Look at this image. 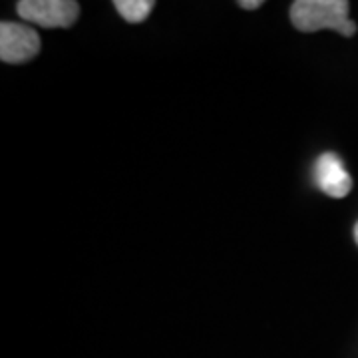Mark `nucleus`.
I'll return each mask as SVG.
<instances>
[{
    "mask_svg": "<svg viewBox=\"0 0 358 358\" xmlns=\"http://www.w3.org/2000/svg\"><path fill=\"white\" fill-rule=\"evenodd\" d=\"M346 0H296L291 4V22L301 32L334 30L346 38L357 34V22L348 18Z\"/></svg>",
    "mask_w": 358,
    "mask_h": 358,
    "instance_id": "f257e3e1",
    "label": "nucleus"
},
{
    "mask_svg": "<svg viewBox=\"0 0 358 358\" xmlns=\"http://www.w3.org/2000/svg\"><path fill=\"white\" fill-rule=\"evenodd\" d=\"M117 14L129 22V24H140L143 22L152 10H154V0H115L114 2Z\"/></svg>",
    "mask_w": 358,
    "mask_h": 358,
    "instance_id": "39448f33",
    "label": "nucleus"
},
{
    "mask_svg": "<svg viewBox=\"0 0 358 358\" xmlns=\"http://www.w3.org/2000/svg\"><path fill=\"white\" fill-rule=\"evenodd\" d=\"M315 183L322 193L334 199H343L352 189V178L345 169L343 159L333 152H324L317 157L313 167Z\"/></svg>",
    "mask_w": 358,
    "mask_h": 358,
    "instance_id": "20e7f679",
    "label": "nucleus"
},
{
    "mask_svg": "<svg viewBox=\"0 0 358 358\" xmlns=\"http://www.w3.org/2000/svg\"><path fill=\"white\" fill-rule=\"evenodd\" d=\"M42 48L38 32L20 22L0 24V60L4 64H24L30 62Z\"/></svg>",
    "mask_w": 358,
    "mask_h": 358,
    "instance_id": "7ed1b4c3",
    "label": "nucleus"
},
{
    "mask_svg": "<svg viewBox=\"0 0 358 358\" xmlns=\"http://www.w3.org/2000/svg\"><path fill=\"white\" fill-rule=\"evenodd\" d=\"M355 239H357V245H358V221H357V225H355Z\"/></svg>",
    "mask_w": 358,
    "mask_h": 358,
    "instance_id": "0eeeda50",
    "label": "nucleus"
},
{
    "mask_svg": "<svg viewBox=\"0 0 358 358\" xmlns=\"http://www.w3.org/2000/svg\"><path fill=\"white\" fill-rule=\"evenodd\" d=\"M16 13L30 24L42 28H72L80 16L76 0H20Z\"/></svg>",
    "mask_w": 358,
    "mask_h": 358,
    "instance_id": "f03ea898",
    "label": "nucleus"
},
{
    "mask_svg": "<svg viewBox=\"0 0 358 358\" xmlns=\"http://www.w3.org/2000/svg\"><path fill=\"white\" fill-rule=\"evenodd\" d=\"M239 6L245 8V10H257V8H261V6H263V2H261V0H241V2H239Z\"/></svg>",
    "mask_w": 358,
    "mask_h": 358,
    "instance_id": "423d86ee",
    "label": "nucleus"
}]
</instances>
